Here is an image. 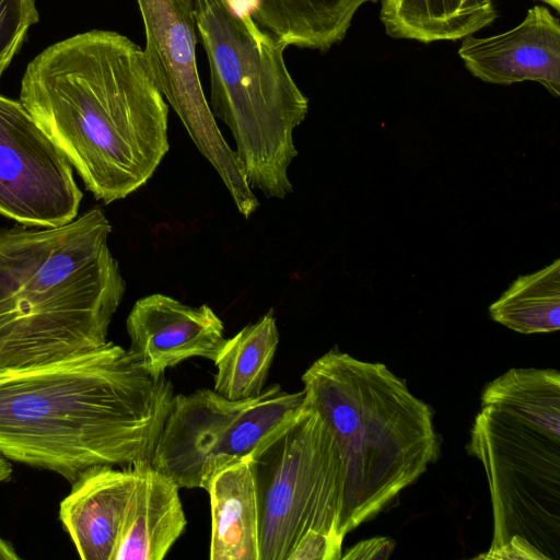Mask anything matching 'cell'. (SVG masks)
Returning a JSON list of instances; mask_svg holds the SVG:
<instances>
[{"mask_svg": "<svg viewBox=\"0 0 560 560\" xmlns=\"http://www.w3.org/2000/svg\"><path fill=\"white\" fill-rule=\"evenodd\" d=\"M94 207L56 228L0 229V371L104 346L126 282Z\"/></svg>", "mask_w": 560, "mask_h": 560, "instance_id": "3957f363", "label": "cell"}, {"mask_svg": "<svg viewBox=\"0 0 560 560\" xmlns=\"http://www.w3.org/2000/svg\"><path fill=\"white\" fill-rule=\"evenodd\" d=\"M536 1H542L547 4H549L556 11H558V12L560 11V0H536Z\"/></svg>", "mask_w": 560, "mask_h": 560, "instance_id": "cb8c5ba5", "label": "cell"}, {"mask_svg": "<svg viewBox=\"0 0 560 560\" xmlns=\"http://www.w3.org/2000/svg\"><path fill=\"white\" fill-rule=\"evenodd\" d=\"M20 100L105 205L143 186L170 149L168 104L144 51L114 31L48 46L27 65Z\"/></svg>", "mask_w": 560, "mask_h": 560, "instance_id": "6da1fadb", "label": "cell"}, {"mask_svg": "<svg viewBox=\"0 0 560 560\" xmlns=\"http://www.w3.org/2000/svg\"><path fill=\"white\" fill-rule=\"evenodd\" d=\"M205 490L211 506V560H259V506L252 455L214 472Z\"/></svg>", "mask_w": 560, "mask_h": 560, "instance_id": "9a60e30c", "label": "cell"}, {"mask_svg": "<svg viewBox=\"0 0 560 560\" xmlns=\"http://www.w3.org/2000/svg\"><path fill=\"white\" fill-rule=\"evenodd\" d=\"M259 506V560H287L306 534L342 546L343 469L327 425L302 412L252 456Z\"/></svg>", "mask_w": 560, "mask_h": 560, "instance_id": "52a82bcc", "label": "cell"}, {"mask_svg": "<svg viewBox=\"0 0 560 560\" xmlns=\"http://www.w3.org/2000/svg\"><path fill=\"white\" fill-rule=\"evenodd\" d=\"M115 467L88 468L60 502L59 520L83 560H112L138 477L135 464Z\"/></svg>", "mask_w": 560, "mask_h": 560, "instance_id": "4fadbf2b", "label": "cell"}, {"mask_svg": "<svg viewBox=\"0 0 560 560\" xmlns=\"http://www.w3.org/2000/svg\"><path fill=\"white\" fill-rule=\"evenodd\" d=\"M278 343L279 332L272 311L226 339L213 362L217 368L213 390L230 400L259 396L265 389Z\"/></svg>", "mask_w": 560, "mask_h": 560, "instance_id": "e0dca14e", "label": "cell"}, {"mask_svg": "<svg viewBox=\"0 0 560 560\" xmlns=\"http://www.w3.org/2000/svg\"><path fill=\"white\" fill-rule=\"evenodd\" d=\"M135 465L137 482L122 515L112 560H162L187 525L180 488L150 462Z\"/></svg>", "mask_w": 560, "mask_h": 560, "instance_id": "5bb4252c", "label": "cell"}, {"mask_svg": "<svg viewBox=\"0 0 560 560\" xmlns=\"http://www.w3.org/2000/svg\"><path fill=\"white\" fill-rule=\"evenodd\" d=\"M301 380L304 402L325 422L341 458L347 535L383 512L439 458L433 412L386 365L338 347Z\"/></svg>", "mask_w": 560, "mask_h": 560, "instance_id": "277c9868", "label": "cell"}, {"mask_svg": "<svg viewBox=\"0 0 560 560\" xmlns=\"http://www.w3.org/2000/svg\"><path fill=\"white\" fill-rule=\"evenodd\" d=\"M255 23L281 43L327 51L340 43L355 12L378 0H248Z\"/></svg>", "mask_w": 560, "mask_h": 560, "instance_id": "2e32d148", "label": "cell"}, {"mask_svg": "<svg viewBox=\"0 0 560 560\" xmlns=\"http://www.w3.org/2000/svg\"><path fill=\"white\" fill-rule=\"evenodd\" d=\"M492 320L520 334L552 332L560 328V259L520 276L489 306Z\"/></svg>", "mask_w": 560, "mask_h": 560, "instance_id": "ac0fdd59", "label": "cell"}, {"mask_svg": "<svg viewBox=\"0 0 560 560\" xmlns=\"http://www.w3.org/2000/svg\"><path fill=\"white\" fill-rule=\"evenodd\" d=\"M468 451L483 465L493 538L481 559L559 560L560 418L481 405Z\"/></svg>", "mask_w": 560, "mask_h": 560, "instance_id": "8992f818", "label": "cell"}, {"mask_svg": "<svg viewBox=\"0 0 560 560\" xmlns=\"http://www.w3.org/2000/svg\"><path fill=\"white\" fill-rule=\"evenodd\" d=\"M190 2L209 62L211 113L232 132L249 187L282 199L293 190V130L308 110L284 60L288 46L232 0Z\"/></svg>", "mask_w": 560, "mask_h": 560, "instance_id": "5b68a950", "label": "cell"}, {"mask_svg": "<svg viewBox=\"0 0 560 560\" xmlns=\"http://www.w3.org/2000/svg\"><path fill=\"white\" fill-rule=\"evenodd\" d=\"M458 55L466 69L483 82L535 81L553 96L560 95V21L546 7L530 8L510 31L464 37Z\"/></svg>", "mask_w": 560, "mask_h": 560, "instance_id": "7c38bea8", "label": "cell"}, {"mask_svg": "<svg viewBox=\"0 0 560 560\" xmlns=\"http://www.w3.org/2000/svg\"><path fill=\"white\" fill-rule=\"evenodd\" d=\"M126 328L130 359L153 377L194 357L214 362L226 341L224 325L209 305L194 307L161 293L139 299Z\"/></svg>", "mask_w": 560, "mask_h": 560, "instance_id": "8fae6325", "label": "cell"}, {"mask_svg": "<svg viewBox=\"0 0 560 560\" xmlns=\"http://www.w3.org/2000/svg\"><path fill=\"white\" fill-rule=\"evenodd\" d=\"M395 549V541L389 537H373L359 541L349 548L341 559L366 560V559H387Z\"/></svg>", "mask_w": 560, "mask_h": 560, "instance_id": "44dd1931", "label": "cell"}, {"mask_svg": "<svg viewBox=\"0 0 560 560\" xmlns=\"http://www.w3.org/2000/svg\"><path fill=\"white\" fill-rule=\"evenodd\" d=\"M12 475V465L9 459L0 454V483L8 480ZM20 559L16 550L10 541L0 536V560Z\"/></svg>", "mask_w": 560, "mask_h": 560, "instance_id": "603a6c76", "label": "cell"}, {"mask_svg": "<svg viewBox=\"0 0 560 560\" xmlns=\"http://www.w3.org/2000/svg\"><path fill=\"white\" fill-rule=\"evenodd\" d=\"M380 16L388 36L423 44L463 39L485 27L464 0H382Z\"/></svg>", "mask_w": 560, "mask_h": 560, "instance_id": "d6986e66", "label": "cell"}, {"mask_svg": "<svg viewBox=\"0 0 560 560\" xmlns=\"http://www.w3.org/2000/svg\"><path fill=\"white\" fill-rule=\"evenodd\" d=\"M72 165L21 102L0 94V214L31 228L78 217Z\"/></svg>", "mask_w": 560, "mask_h": 560, "instance_id": "30bf717a", "label": "cell"}, {"mask_svg": "<svg viewBox=\"0 0 560 560\" xmlns=\"http://www.w3.org/2000/svg\"><path fill=\"white\" fill-rule=\"evenodd\" d=\"M303 408V390L279 384L245 400L208 388L174 395L150 464L179 488L203 489L219 469L262 450Z\"/></svg>", "mask_w": 560, "mask_h": 560, "instance_id": "ba28073f", "label": "cell"}, {"mask_svg": "<svg viewBox=\"0 0 560 560\" xmlns=\"http://www.w3.org/2000/svg\"><path fill=\"white\" fill-rule=\"evenodd\" d=\"M38 18L36 0H0V78Z\"/></svg>", "mask_w": 560, "mask_h": 560, "instance_id": "ffe728a7", "label": "cell"}, {"mask_svg": "<svg viewBox=\"0 0 560 560\" xmlns=\"http://www.w3.org/2000/svg\"><path fill=\"white\" fill-rule=\"evenodd\" d=\"M466 8L482 23L486 27L494 22L498 12L492 0H464Z\"/></svg>", "mask_w": 560, "mask_h": 560, "instance_id": "7402d4cb", "label": "cell"}, {"mask_svg": "<svg viewBox=\"0 0 560 560\" xmlns=\"http://www.w3.org/2000/svg\"><path fill=\"white\" fill-rule=\"evenodd\" d=\"M174 396L126 349L104 346L0 371V454L72 482L88 468L150 462Z\"/></svg>", "mask_w": 560, "mask_h": 560, "instance_id": "7a4b0ae2", "label": "cell"}, {"mask_svg": "<svg viewBox=\"0 0 560 560\" xmlns=\"http://www.w3.org/2000/svg\"><path fill=\"white\" fill-rule=\"evenodd\" d=\"M137 3L145 34L143 51L160 92L221 176L238 212L249 218L259 202L206 100L197 67V30L190 0Z\"/></svg>", "mask_w": 560, "mask_h": 560, "instance_id": "9c48e42d", "label": "cell"}]
</instances>
